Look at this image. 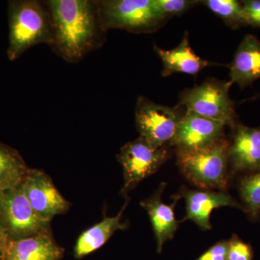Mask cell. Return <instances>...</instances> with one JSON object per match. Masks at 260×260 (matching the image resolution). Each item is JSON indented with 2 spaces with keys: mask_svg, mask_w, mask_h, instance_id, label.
Segmentation results:
<instances>
[{
  "mask_svg": "<svg viewBox=\"0 0 260 260\" xmlns=\"http://www.w3.org/2000/svg\"><path fill=\"white\" fill-rule=\"evenodd\" d=\"M5 238L3 233L0 232V260L4 259V249L5 244Z\"/></svg>",
  "mask_w": 260,
  "mask_h": 260,
  "instance_id": "cell-25",
  "label": "cell"
},
{
  "mask_svg": "<svg viewBox=\"0 0 260 260\" xmlns=\"http://www.w3.org/2000/svg\"><path fill=\"white\" fill-rule=\"evenodd\" d=\"M260 78V41L246 34L237 47L230 65L231 85L237 84L246 88Z\"/></svg>",
  "mask_w": 260,
  "mask_h": 260,
  "instance_id": "cell-15",
  "label": "cell"
},
{
  "mask_svg": "<svg viewBox=\"0 0 260 260\" xmlns=\"http://www.w3.org/2000/svg\"><path fill=\"white\" fill-rule=\"evenodd\" d=\"M229 240L217 242L195 260H228Z\"/></svg>",
  "mask_w": 260,
  "mask_h": 260,
  "instance_id": "cell-23",
  "label": "cell"
},
{
  "mask_svg": "<svg viewBox=\"0 0 260 260\" xmlns=\"http://www.w3.org/2000/svg\"><path fill=\"white\" fill-rule=\"evenodd\" d=\"M51 222L39 218L25 194L23 182L0 191V232L16 240L51 231Z\"/></svg>",
  "mask_w": 260,
  "mask_h": 260,
  "instance_id": "cell-5",
  "label": "cell"
},
{
  "mask_svg": "<svg viewBox=\"0 0 260 260\" xmlns=\"http://www.w3.org/2000/svg\"><path fill=\"white\" fill-rule=\"evenodd\" d=\"M239 188L245 211L250 218L255 220L260 213V170L242 178Z\"/></svg>",
  "mask_w": 260,
  "mask_h": 260,
  "instance_id": "cell-20",
  "label": "cell"
},
{
  "mask_svg": "<svg viewBox=\"0 0 260 260\" xmlns=\"http://www.w3.org/2000/svg\"><path fill=\"white\" fill-rule=\"evenodd\" d=\"M229 143L222 139L197 150H177V165L183 175L205 189L223 191L229 184Z\"/></svg>",
  "mask_w": 260,
  "mask_h": 260,
  "instance_id": "cell-3",
  "label": "cell"
},
{
  "mask_svg": "<svg viewBox=\"0 0 260 260\" xmlns=\"http://www.w3.org/2000/svg\"><path fill=\"white\" fill-rule=\"evenodd\" d=\"M103 28L121 29L135 34L156 31L166 19L155 0L97 1Z\"/></svg>",
  "mask_w": 260,
  "mask_h": 260,
  "instance_id": "cell-4",
  "label": "cell"
},
{
  "mask_svg": "<svg viewBox=\"0 0 260 260\" xmlns=\"http://www.w3.org/2000/svg\"><path fill=\"white\" fill-rule=\"evenodd\" d=\"M242 4L249 25L260 28V0H245Z\"/></svg>",
  "mask_w": 260,
  "mask_h": 260,
  "instance_id": "cell-24",
  "label": "cell"
},
{
  "mask_svg": "<svg viewBox=\"0 0 260 260\" xmlns=\"http://www.w3.org/2000/svg\"><path fill=\"white\" fill-rule=\"evenodd\" d=\"M178 195L186 203V215L181 221L191 220L203 231L212 229L210 215L214 209L223 207L243 209L242 205L225 191L190 190L185 187Z\"/></svg>",
  "mask_w": 260,
  "mask_h": 260,
  "instance_id": "cell-11",
  "label": "cell"
},
{
  "mask_svg": "<svg viewBox=\"0 0 260 260\" xmlns=\"http://www.w3.org/2000/svg\"><path fill=\"white\" fill-rule=\"evenodd\" d=\"M253 251L251 246L244 242L237 235H233L229 240L228 260H252Z\"/></svg>",
  "mask_w": 260,
  "mask_h": 260,
  "instance_id": "cell-22",
  "label": "cell"
},
{
  "mask_svg": "<svg viewBox=\"0 0 260 260\" xmlns=\"http://www.w3.org/2000/svg\"><path fill=\"white\" fill-rule=\"evenodd\" d=\"M225 126L221 121L208 119L186 110L170 145L175 146L177 150L206 148L223 138Z\"/></svg>",
  "mask_w": 260,
  "mask_h": 260,
  "instance_id": "cell-10",
  "label": "cell"
},
{
  "mask_svg": "<svg viewBox=\"0 0 260 260\" xmlns=\"http://www.w3.org/2000/svg\"><path fill=\"white\" fill-rule=\"evenodd\" d=\"M169 155L165 147L154 148L141 137L123 145L117 155L124 174L121 194L126 198L142 181L155 174Z\"/></svg>",
  "mask_w": 260,
  "mask_h": 260,
  "instance_id": "cell-7",
  "label": "cell"
},
{
  "mask_svg": "<svg viewBox=\"0 0 260 260\" xmlns=\"http://www.w3.org/2000/svg\"><path fill=\"white\" fill-rule=\"evenodd\" d=\"M64 249L53 237L51 231L31 237L5 241L3 260H59Z\"/></svg>",
  "mask_w": 260,
  "mask_h": 260,
  "instance_id": "cell-13",
  "label": "cell"
},
{
  "mask_svg": "<svg viewBox=\"0 0 260 260\" xmlns=\"http://www.w3.org/2000/svg\"><path fill=\"white\" fill-rule=\"evenodd\" d=\"M154 50L161 59L164 69L162 75L168 77L174 73L197 75L201 70L213 65L195 54L189 42L188 32L184 34L179 45L170 50H165L154 44Z\"/></svg>",
  "mask_w": 260,
  "mask_h": 260,
  "instance_id": "cell-16",
  "label": "cell"
},
{
  "mask_svg": "<svg viewBox=\"0 0 260 260\" xmlns=\"http://www.w3.org/2000/svg\"><path fill=\"white\" fill-rule=\"evenodd\" d=\"M183 114L179 107H166L140 96L135 107V122L140 137L154 148L170 144Z\"/></svg>",
  "mask_w": 260,
  "mask_h": 260,
  "instance_id": "cell-8",
  "label": "cell"
},
{
  "mask_svg": "<svg viewBox=\"0 0 260 260\" xmlns=\"http://www.w3.org/2000/svg\"><path fill=\"white\" fill-rule=\"evenodd\" d=\"M207 8L218 15L232 29L249 26L242 2L237 0H205L201 1Z\"/></svg>",
  "mask_w": 260,
  "mask_h": 260,
  "instance_id": "cell-19",
  "label": "cell"
},
{
  "mask_svg": "<svg viewBox=\"0 0 260 260\" xmlns=\"http://www.w3.org/2000/svg\"><path fill=\"white\" fill-rule=\"evenodd\" d=\"M229 143L231 170L251 174L260 170V126L250 127L237 124Z\"/></svg>",
  "mask_w": 260,
  "mask_h": 260,
  "instance_id": "cell-12",
  "label": "cell"
},
{
  "mask_svg": "<svg viewBox=\"0 0 260 260\" xmlns=\"http://www.w3.org/2000/svg\"><path fill=\"white\" fill-rule=\"evenodd\" d=\"M125 203L119 213L114 217L104 216L102 221L89 228L77 239L74 248V256L81 259L102 248L118 231L126 230L127 222L122 221V215L129 204V198L126 197Z\"/></svg>",
  "mask_w": 260,
  "mask_h": 260,
  "instance_id": "cell-17",
  "label": "cell"
},
{
  "mask_svg": "<svg viewBox=\"0 0 260 260\" xmlns=\"http://www.w3.org/2000/svg\"><path fill=\"white\" fill-rule=\"evenodd\" d=\"M231 86L229 81L207 80L201 85L184 90L180 95L181 105L186 111L234 128L237 124V114L235 102L229 95Z\"/></svg>",
  "mask_w": 260,
  "mask_h": 260,
  "instance_id": "cell-6",
  "label": "cell"
},
{
  "mask_svg": "<svg viewBox=\"0 0 260 260\" xmlns=\"http://www.w3.org/2000/svg\"><path fill=\"white\" fill-rule=\"evenodd\" d=\"M159 9L166 20L172 17L180 16L195 5L201 3L196 0H155Z\"/></svg>",
  "mask_w": 260,
  "mask_h": 260,
  "instance_id": "cell-21",
  "label": "cell"
},
{
  "mask_svg": "<svg viewBox=\"0 0 260 260\" xmlns=\"http://www.w3.org/2000/svg\"><path fill=\"white\" fill-rule=\"evenodd\" d=\"M52 32L50 47L68 62L76 63L104 43L97 1L49 0Z\"/></svg>",
  "mask_w": 260,
  "mask_h": 260,
  "instance_id": "cell-1",
  "label": "cell"
},
{
  "mask_svg": "<svg viewBox=\"0 0 260 260\" xmlns=\"http://www.w3.org/2000/svg\"><path fill=\"white\" fill-rule=\"evenodd\" d=\"M23 184L32 209L43 220L51 222L56 215H62L69 210V202L43 171L28 168Z\"/></svg>",
  "mask_w": 260,
  "mask_h": 260,
  "instance_id": "cell-9",
  "label": "cell"
},
{
  "mask_svg": "<svg viewBox=\"0 0 260 260\" xmlns=\"http://www.w3.org/2000/svg\"><path fill=\"white\" fill-rule=\"evenodd\" d=\"M166 186V183H161L151 197L143 200L140 203V205L146 210L150 218L156 239L157 251L158 253L161 252L164 244L174 238L180 224V222L176 219L174 213V208L179 199V196H174V202L172 204H165L162 201L161 195Z\"/></svg>",
  "mask_w": 260,
  "mask_h": 260,
  "instance_id": "cell-14",
  "label": "cell"
},
{
  "mask_svg": "<svg viewBox=\"0 0 260 260\" xmlns=\"http://www.w3.org/2000/svg\"><path fill=\"white\" fill-rule=\"evenodd\" d=\"M10 61L20 57L28 49L38 44L50 46L52 32L50 15L45 2L12 0L8 3Z\"/></svg>",
  "mask_w": 260,
  "mask_h": 260,
  "instance_id": "cell-2",
  "label": "cell"
},
{
  "mask_svg": "<svg viewBox=\"0 0 260 260\" xmlns=\"http://www.w3.org/2000/svg\"><path fill=\"white\" fill-rule=\"evenodd\" d=\"M25 160L16 149L0 142V191L23 182L28 171Z\"/></svg>",
  "mask_w": 260,
  "mask_h": 260,
  "instance_id": "cell-18",
  "label": "cell"
}]
</instances>
